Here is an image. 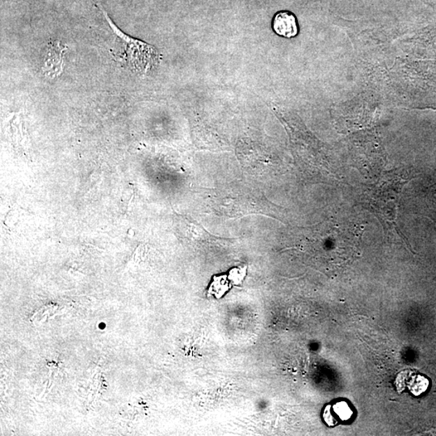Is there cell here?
<instances>
[{
    "instance_id": "obj_1",
    "label": "cell",
    "mask_w": 436,
    "mask_h": 436,
    "mask_svg": "<svg viewBox=\"0 0 436 436\" xmlns=\"http://www.w3.org/2000/svg\"><path fill=\"white\" fill-rule=\"evenodd\" d=\"M409 181L401 173L388 172L375 183L362 186L358 193L361 205L374 215L385 230H394L396 235L406 242L407 239L397 227V220L401 192Z\"/></svg>"
},
{
    "instance_id": "obj_6",
    "label": "cell",
    "mask_w": 436,
    "mask_h": 436,
    "mask_svg": "<svg viewBox=\"0 0 436 436\" xmlns=\"http://www.w3.org/2000/svg\"><path fill=\"white\" fill-rule=\"evenodd\" d=\"M428 381L421 376H415L410 384V390L415 395H419L428 389Z\"/></svg>"
},
{
    "instance_id": "obj_3",
    "label": "cell",
    "mask_w": 436,
    "mask_h": 436,
    "mask_svg": "<svg viewBox=\"0 0 436 436\" xmlns=\"http://www.w3.org/2000/svg\"><path fill=\"white\" fill-rule=\"evenodd\" d=\"M273 28L278 36L285 38L297 37L299 32L297 18L289 11H280L275 15Z\"/></svg>"
},
{
    "instance_id": "obj_7",
    "label": "cell",
    "mask_w": 436,
    "mask_h": 436,
    "mask_svg": "<svg viewBox=\"0 0 436 436\" xmlns=\"http://www.w3.org/2000/svg\"><path fill=\"white\" fill-rule=\"evenodd\" d=\"M60 48H51L50 52H48V55L47 56V61L46 62V65L48 68V70L52 71L53 66H61V53L62 51L60 50Z\"/></svg>"
},
{
    "instance_id": "obj_2",
    "label": "cell",
    "mask_w": 436,
    "mask_h": 436,
    "mask_svg": "<svg viewBox=\"0 0 436 436\" xmlns=\"http://www.w3.org/2000/svg\"><path fill=\"white\" fill-rule=\"evenodd\" d=\"M102 13L108 21L116 37V50L120 60L140 74H147L156 67L159 62V53L156 48L134 37L126 35L111 22L104 8L100 5Z\"/></svg>"
},
{
    "instance_id": "obj_4",
    "label": "cell",
    "mask_w": 436,
    "mask_h": 436,
    "mask_svg": "<svg viewBox=\"0 0 436 436\" xmlns=\"http://www.w3.org/2000/svg\"><path fill=\"white\" fill-rule=\"evenodd\" d=\"M62 310L63 309L60 307H57V305H46V307L38 309V311L34 314L31 321L33 323L47 321L48 319H50L53 316L62 314Z\"/></svg>"
},
{
    "instance_id": "obj_8",
    "label": "cell",
    "mask_w": 436,
    "mask_h": 436,
    "mask_svg": "<svg viewBox=\"0 0 436 436\" xmlns=\"http://www.w3.org/2000/svg\"><path fill=\"white\" fill-rule=\"evenodd\" d=\"M334 413L339 417L341 420H348L352 415V411L349 408L346 402H338L334 406Z\"/></svg>"
},
{
    "instance_id": "obj_5",
    "label": "cell",
    "mask_w": 436,
    "mask_h": 436,
    "mask_svg": "<svg viewBox=\"0 0 436 436\" xmlns=\"http://www.w3.org/2000/svg\"><path fill=\"white\" fill-rule=\"evenodd\" d=\"M426 216L436 224V183L429 188L426 196Z\"/></svg>"
}]
</instances>
